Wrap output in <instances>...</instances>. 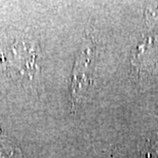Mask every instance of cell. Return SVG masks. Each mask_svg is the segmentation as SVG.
Returning a JSON list of instances; mask_svg holds the SVG:
<instances>
[{
	"mask_svg": "<svg viewBox=\"0 0 158 158\" xmlns=\"http://www.w3.org/2000/svg\"><path fill=\"white\" fill-rule=\"evenodd\" d=\"M0 158H24L22 150L0 131Z\"/></svg>",
	"mask_w": 158,
	"mask_h": 158,
	"instance_id": "cell-3",
	"label": "cell"
},
{
	"mask_svg": "<svg viewBox=\"0 0 158 158\" xmlns=\"http://www.w3.org/2000/svg\"><path fill=\"white\" fill-rule=\"evenodd\" d=\"M143 157L144 158H158V137L155 135L154 138H149L145 143V147L143 149Z\"/></svg>",
	"mask_w": 158,
	"mask_h": 158,
	"instance_id": "cell-4",
	"label": "cell"
},
{
	"mask_svg": "<svg viewBox=\"0 0 158 158\" xmlns=\"http://www.w3.org/2000/svg\"><path fill=\"white\" fill-rule=\"evenodd\" d=\"M38 56L39 48L33 42L23 38L15 40L2 53L6 76L15 83L33 85L39 72Z\"/></svg>",
	"mask_w": 158,
	"mask_h": 158,
	"instance_id": "cell-1",
	"label": "cell"
},
{
	"mask_svg": "<svg viewBox=\"0 0 158 158\" xmlns=\"http://www.w3.org/2000/svg\"><path fill=\"white\" fill-rule=\"evenodd\" d=\"M94 61H96V52L91 48H85L77 56L71 84L73 109L83 100L84 96L93 85Z\"/></svg>",
	"mask_w": 158,
	"mask_h": 158,
	"instance_id": "cell-2",
	"label": "cell"
}]
</instances>
